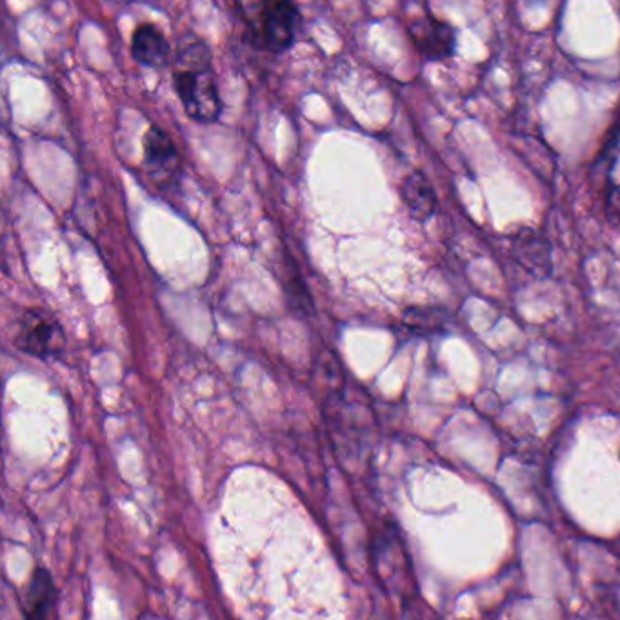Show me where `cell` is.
Listing matches in <instances>:
<instances>
[{"instance_id": "cell-7", "label": "cell", "mask_w": 620, "mask_h": 620, "mask_svg": "<svg viewBox=\"0 0 620 620\" xmlns=\"http://www.w3.org/2000/svg\"><path fill=\"white\" fill-rule=\"evenodd\" d=\"M515 255L519 265L537 279H545L551 271V246L539 231L523 229L515 237Z\"/></svg>"}, {"instance_id": "cell-3", "label": "cell", "mask_w": 620, "mask_h": 620, "mask_svg": "<svg viewBox=\"0 0 620 620\" xmlns=\"http://www.w3.org/2000/svg\"><path fill=\"white\" fill-rule=\"evenodd\" d=\"M259 17L255 22L262 46L266 50L280 51L296 41L297 24H299V10L291 2H268L259 6Z\"/></svg>"}, {"instance_id": "cell-2", "label": "cell", "mask_w": 620, "mask_h": 620, "mask_svg": "<svg viewBox=\"0 0 620 620\" xmlns=\"http://www.w3.org/2000/svg\"><path fill=\"white\" fill-rule=\"evenodd\" d=\"M16 344L37 359H51L64 350L66 335L55 317L42 310H28L17 326Z\"/></svg>"}, {"instance_id": "cell-10", "label": "cell", "mask_w": 620, "mask_h": 620, "mask_svg": "<svg viewBox=\"0 0 620 620\" xmlns=\"http://www.w3.org/2000/svg\"><path fill=\"white\" fill-rule=\"evenodd\" d=\"M606 215H608V219L620 224V186H613V188L608 189V195H606Z\"/></svg>"}, {"instance_id": "cell-9", "label": "cell", "mask_w": 620, "mask_h": 620, "mask_svg": "<svg viewBox=\"0 0 620 620\" xmlns=\"http://www.w3.org/2000/svg\"><path fill=\"white\" fill-rule=\"evenodd\" d=\"M56 599L55 586L46 570H37L31 577L25 617L28 620H50L51 608Z\"/></svg>"}, {"instance_id": "cell-6", "label": "cell", "mask_w": 620, "mask_h": 620, "mask_svg": "<svg viewBox=\"0 0 620 620\" xmlns=\"http://www.w3.org/2000/svg\"><path fill=\"white\" fill-rule=\"evenodd\" d=\"M168 39L158 25L138 24L132 35V55L138 64L148 68H163L169 59Z\"/></svg>"}, {"instance_id": "cell-8", "label": "cell", "mask_w": 620, "mask_h": 620, "mask_svg": "<svg viewBox=\"0 0 620 620\" xmlns=\"http://www.w3.org/2000/svg\"><path fill=\"white\" fill-rule=\"evenodd\" d=\"M401 197L413 219L421 220V223L430 219L437 209V197H435L432 184L427 183V178L418 172L407 175L402 180Z\"/></svg>"}, {"instance_id": "cell-1", "label": "cell", "mask_w": 620, "mask_h": 620, "mask_svg": "<svg viewBox=\"0 0 620 620\" xmlns=\"http://www.w3.org/2000/svg\"><path fill=\"white\" fill-rule=\"evenodd\" d=\"M174 82L189 118L215 123L220 117L223 101L211 64H177Z\"/></svg>"}, {"instance_id": "cell-4", "label": "cell", "mask_w": 620, "mask_h": 620, "mask_svg": "<svg viewBox=\"0 0 620 620\" xmlns=\"http://www.w3.org/2000/svg\"><path fill=\"white\" fill-rule=\"evenodd\" d=\"M407 31L417 50L430 61H443L452 56L455 51V42H457L455 30L432 13L415 19Z\"/></svg>"}, {"instance_id": "cell-5", "label": "cell", "mask_w": 620, "mask_h": 620, "mask_svg": "<svg viewBox=\"0 0 620 620\" xmlns=\"http://www.w3.org/2000/svg\"><path fill=\"white\" fill-rule=\"evenodd\" d=\"M144 163L158 184L172 183L180 172L177 148L161 127L152 126L144 137Z\"/></svg>"}]
</instances>
